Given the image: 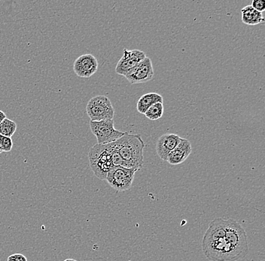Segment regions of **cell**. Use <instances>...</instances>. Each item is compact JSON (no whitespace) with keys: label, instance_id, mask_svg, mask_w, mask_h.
Masks as SVG:
<instances>
[{"label":"cell","instance_id":"obj_1","mask_svg":"<svg viewBox=\"0 0 265 261\" xmlns=\"http://www.w3.org/2000/svg\"><path fill=\"white\" fill-rule=\"evenodd\" d=\"M116 149L125 164V167L139 170L143 166L145 142L140 135L125 133L123 137L114 142Z\"/></svg>","mask_w":265,"mask_h":261},{"label":"cell","instance_id":"obj_2","mask_svg":"<svg viewBox=\"0 0 265 261\" xmlns=\"http://www.w3.org/2000/svg\"><path fill=\"white\" fill-rule=\"evenodd\" d=\"M89 158L94 174L100 180H106L108 173L114 167L111 144L94 145L89 151Z\"/></svg>","mask_w":265,"mask_h":261},{"label":"cell","instance_id":"obj_3","mask_svg":"<svg viewBox=\"0 0 265 261\" xmlns=\"http://www.w3.org/2000/svg\"><path fill=\"white\" fill-rule=\"evenodd\" d=\"M203 254L211 261H236L243 259L241 254L224 238L216 241L202 244Z\"/></svg>","mask_w":265,"mask_h":261},{"label":"cell","instance_id":"obj_4","mask_svg":"<svg viewBox=\"0 0 265 261\" xmlns=\"http://www.w3.org/2000/svg\"><path fill=\"white\" fill-rule=\"evenodd\" d=\"M86 111L92 121L113 120L114 116L112 102L106 96H97L92 98L87 103Z\"/></svg>","mask_w":265,"mask_h":261},{"label":"cell","instance_id":"obj_5","mask_svg":"<svg viewBox=\"0 0 265 261\" xmlns=\"http://www.w3.org/2000/svg\"><path fill=\"white\" fill-rule=\"evenodd\" d=\"M92 134L97 138V144L106 145L112 143L123 137L126 132H122L114 128L113 120L100 121H90Z\"/></svg>","mask_w":265,"mask_h":261},{"label":"cell","instance_id":"obj_6","mask_svg":"<svg viewBox=\"0 0 265 261\" xmlns=\"http://www.w3.org/2000/svg\"><path fill=\"white\" fill-rule=\"evenodd\" d=\"M225 239L243 257H246L248 254L247 235L245 230L238 221L227 220Z\"/></svg>","mask_w":265,"mask_h":261},{"label":"cell","instance_id":"obj_7","mask_svg":"<svg viewBox=\"0 0 265 261\" xmlns=\"http://www.w3.org/2000/svg\"><path fill=\"white\" fill-rule=\"evenodd\" d=\"M136 171L134 169L114 166L108 173L106 180L117 191H125L132 186Z\"/></svg>","mask_w":265,"mask_h":261},{"label":"cell","instance_id":"obj_8","mask_svg":"<svg viewBox=\"0 0 265 261\" xmlns=\"http://www.w3.org/2000/svg\"><path fill=\"white\" fill-rule=\"evenodd\" d=\"M125 77L131 84H142L151 81L154 77L153 66L151 59L145 57L136 67L131 69Z\"/></svg>","mask_w":265,"mask_h":261},{"label":"cell","instance_id":"obj_9","mask_svg":"<svg viewBox=\"0 0 265 261\" xmlns=\"http://www.w3.org/2000/svg\"><path fill=\"white\" fill-rule=\"evenodd\" d=\"M98 61L91 54H83L75 60L73 70L78 77L89 79L97 73Z\"/></svg>","mask_w":265,"mask_h":261},{"label":"cell","instance_id":"obj_10","mask_svg":"<svg viewBox=\"0 0 265 261\" xmlns=\"http://www.w3.org/2000/svg\"><path fill=\"white\" fill-rule=\"evenodd\" d=\"M145 57H146L145 53L139 50H124L123 56L116 66L115 73L120 76H125Z\"/></svg>","mask_w":265,"mask_h":261},{"label":"cell","instance_id":"obj_11","mask_svg":"<svg viewBox=\"0 0 265 261\" xmlns=\"http://www.w3.org/2000/svg\"><path fill=\"white\" fill-rule=\"evenodd\" d=\"M181 137L174 134L161 136L156 142L157 154L161 160L167 161V157L172 150L180 144Z\"/></svg>","mask_w":265,"mask_h":261},{"label":"cell","instance_id":"obj_12","mask_svg":"<svg viewBox=\"0 0 265 261\" xmlns=\"http://www.w3.org/2000/svg\"><path fill=\"white\" fill-rule=\"evenodd\" d=\"M227 226V220L222 218H216L209 225L208 231L203 236L202 244L216 241L221 238H224Z\"/></svg>","mask_w":265,"mask_h":261},{"label":"cell","instance_id":"obj_13","mask_svg":"<svg viewBox=\"0 0 265 261\" xmlns=\"http://www.w3.org/2000/svg\"><path fill=\"white\" fill-rule=\"evenodd\" d=\"M191 151L192 147L191 142L186 139L181 138L180 144L169 154L167 161L171 165H180L187 160Z\"/></svg>","mask_w":265,"mask_h":261},{"label":"cell","instance_id":"obj_14","mask_svg":"<svg viewBox=\"0 0 265 261\" xmlns=\"http://www.w3.org/2000/svg\"><path fill=\"white\" fill-rule=\"evenodd\" d=\"M241 20L246 25L255 26L264 23L262 13L257 12L251 6H246L241 10Z\"/></svg>","mask_w":265,"mask_h":261},{"label":"cell","instance_id":"obj_15","mask_svg":"<svg viewBox=\"0 0 265 261\" xmlns=\"http://www.w3.org/2000/svg\"><path fill=\"white\" fill-rule=\"evenodd\" d=\"M164 102L163 96L157 93H149L142 95L136 105V109L140 114L145 113L147 110L155 103H162Z\"/></svg>","mask_w":265,"mask_h":261},{"label":"cell","instance_id":"obj_16","mask_svg":"<svg viewBox=\"0 0 265 261\" xmlns=\"http://www.w3.org/2000/svg\"><path fill=\"white\" fill-rule=\"evenodd\" d=\"M17 123L9 118H5L0 123V135L12 138L16 132Z\"/></svg>","mask_w":265,"mask_h":261},{"label":"cell","instance_id":"obj_17","mask_svg":"<svg viewBox=\"0 0 265 261\" xmlns=\"http://www.w3.org/2000/svg\"><path fill=\"white\" fill-rule=\"evenodd\" d=\"M164 115V104L162 103H158L154 104L144 114L145 117L151 121H157L162 118Z\"/></svg>","mask_w":265,"mask_h":261},{"label":"cell","instance_id":"obj_18","mask_svg":"<svg viewBox=\"0 0 265 261\" xmlns=\"http://www.w3.org/2000/svg\"><path fill=\"white\" fill-rule=\"evenodd\" d=\"M13 142L10 137L0 135V148L3 152H9L12 151Z\"/></svg>","mask_w":265,"mask_h":261},{"label":"cell","instance_id":"obj_19","mask_svg":"<svg viewBox=\"0 0 265 261\" xmlns=\"http://www.w3.org/2000/svg\"><path fill=\"white\" fill-rule=\"evenodd\" d=\"M110 144L111 149H112V162H113L114 166H120V167H125V162H124L123 159L121 157L120 154H119L117 150L116 149L114 142Z\"/></svg>","mask_w":265,"mask_h":261},{"label":"cell","instance_id":"obj_20","mask_svg":"<svg viewBox=\"0 0 265 261\" xmlns=\"http://www.w3.org/2000/svg\"><path fill=\"white\" fill-rule=\"evenodd\" d=\"M257 12L262 13L265 11V2L264 0H253L250 5Z\"/></svg>","mask_w":265,"mask_h":261},{"label":"cell","instance_id":"obj_21","mask_svg":"<svg viewBox=\"0 0 265 261\" xmlns=\"http://www.w3.org/2000/svg\"><path fill=\"white\" fill-rule=\"evenodd\" d=\"M7 261H28V260L23 254L15 253V254L9 256Z\"/></svg>","mask_w":265,"mask_h":261},{"label":"cell","instance_id":"obj_22","mask_svg":"<svg viewBox=\"0 0 265 261\" xmlns=\"http://www.w3.org/2000/svg\"><path fill=\"white\" fill-rule=\"evenodd\" d=\"M5 118H6V114H5V112H3V111L0 110V123H2V121H3Z\"/></svg>","mask_w":265,"mask_h":261},{"label":"cell","instance_id":"obj_23","mask_svg":"<svg viewBox=\"0 0 265 261\" xmlns=\"http://www.w3.org/2000/svg\"><path fill=\"white\" fill-rule=\"evenodd\" d=\"M64 261H77L76 260H74V259H67Z\"/></svg>","mask_w":265,"mask_h":261},{"label":"cell","instance_id":"obj_24","mask_svg":"<svg viewBox=\"0 0 265 261\" xmlns=\"http://www.w3.org/2000/svg\"><path fill=\"white\" fill-rule=\"evenodd\" d=\"M2 152H3V151H2L1 148H0V154H1Z\"/></svg>","mask_w":265,"mask_h":261}]
</instances>
